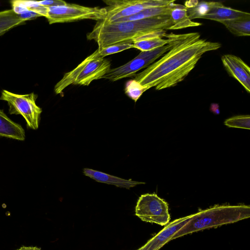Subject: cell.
Listing matches in <instances>:
<instances>
[{
  "label": "cell",
  "instance_id": "d6986e66",
  "mask_svg": "<svg viewBox=\"0 0 250 250\" xmlns=\"http://www.w3.org/2000/svg\"><path fill=\"white\" fill-rule=\"evenodd\" d=\"M25 21L11 9L0 11V31L8 30L23 24Z\"/></svg>",
  "mask_w": 250,
  "mask_h": 250
},
{
  "label": "cell",
  "instance_id": "ffe728a7",
  "mask_svg": "<svg viewBox=\"0 0 250 250\" xmlns=\"http://www.w3.org/2000/svg\"><path fill=\"white\" fill-rule=\"evenodd\" d=\"M222 3L216 1H199L194 7L187 8V14L191 20L202 19L213 8L220 5Z\"/></svg>",
  "mask_w": 250,
  "mask_h": 250
},
{
  "label": "cell",
  "instance_id": "3957f363",
  "mask_svg": "<svg viewBox=\"0 0 250 250\" xmlns=\"http://www.w3.org/2000/svg\"><path fill=\"white\" fill-rule=\"evenodd\" d=\"M250 216L249 206H215L193 214L190 221L175 233L171 240L206 229L234 223Z\"/></svg>",
  "mask_w": 250,
  "mask_h": 250
},
{
  "label": "cell",
  "instance_id": "4316f807",
  "mask_svg": "<svg viewBox=\"0 0 250 250\" xmlns=\"http://www.w3.org/2000/svg\"><path fill=\"white\" fill-rule=\"evenodd\" d=\"M210 110L216 114H218L220 113L219 105L216 104H212L210 105Z\"/></svg>",
  "mask_w": 250,
  "mask_h": 250
},
{
  "label": "cell",
  "instance_id": "603a6c76",
  "mask_svg": "<svg viewBox=\"0 0 250 250\" xmlns=\"http://www.w3.org/2000/svg\"><path fill=\"white\" fill-rule=\"evenodd\" d=\"M224 124L229 127L250 129V116L249 115L233 116L226 119Z\"/></svg>",
  "mask_w": 250,
  "mask_h": 250
},
{
  "label": "cell",
  "instance_id": "2e32d148",
  "mask_svg": "<svg viewBox=\"0 0 250 250\" xmlns=\"http://www.w3.org/2000/svg\"><path fill=\"white\" fill-rule=\"evenodd\" d=\"M172 25L170 30H177L198 26L202 24L191 20L187 14V8L183 5L174 3L169 14Z\"/></svg>",
  "mask_w": 250,
  "mask_h": 250
},
{
  "label": "cell",
  "instance_id": "6da1fadb",
  "mask_svg": "<svg viewBox=\"0 0 250 250\" xmlns=\"http://www.w3.org/2000/svg\"><path fill=\"white\" fill-rule=\"evenodd\" d=\"M171 46L159 59L135 75V80L147 88L157 90L173 87L183 81L195 68L203 55L220 48L221 44L201 38L198 32L166 36Z\"/></svg>",
  "mask_w": 250,
  "mask_h": 250
},
{
  "label": "cell",
  "instance_id": "9c48e42d",
  "mask_svg": "<svg viewBox=\"0 0 250 250\" xmlns=\"http://www.w3.org/2000/svg\"><path fill=\"white\" fill-rule=\"evenodd\" d=\"M135 214L144 221L161 226L167 225L170 220L167 204L155 193H146L139 197Z\"/></svg>",
  "mask_w": 250,
  "mask_h": 250
},
{
  "label": "cell",
  "instance_id": "7402d4cb",
  "mask_svg": "<svg viewBox=\"0 0 250 250\" xmlns=\"http://www.w3.org/2000/svg\"><path fill=\"white\" fill-rule=\"evenodd\" d=\"M147 90V88L141 85L135 79L128 81L125 87V94L135 102H136L143 93Z\"/></svg>",
  "mask_w": 250,
  "mask_h": 250
},
{
  "label": "cell",
  "instance_id": "277c9868",
  "mask_svg": "<svg viewBox=\"0 0 250 250\" xmlns=\"http://www.w3.org/2000/svg\"><path fill=\"white\" fill-rule=\"evenodd\" d=\"M107 59L100 58L95 51L72 70L65 73L54 86L56 94H61L71 84L88 86L93 81L102 79L111 69Z\"/></svg>",
  "mask_w": 250,
  "mask_h": 250
},
{
  "label": "cell",
  "instance_id": "4fadbf2b",
  "mask_svg": "<svg viewBox=\"0 0 250 250\" xmlns=\"http://www.w3.org/2000/svg\"><path fill=\"white\" fill-rule=\"evenodd\" d=\"M166 34V31L164 30L152 32L137 38L133 41V48L141 51H147L165 46L169 42L167 38H163Z\"/></svg>",
  "mask_w": 250,
  "mask_h": 250
},
{
  "label": "cell",
  "instance_id": "cb8c5ba5",
  "mask_svg": "<svg viewBox=\"0 0 250 250\" xmlns=\"http://www.w3.org/2000/svg\"><path fill=\"white\" fill-rule=\"evenodd\" d=\"M28 11H31L45 18L47 16L48 7L42 6L38 1L19 0Z\"/></svg>",
  "mask_w": 250,
  "mask_h": 250
},
{
  "label": "cell",
  "instance_id": "83f0119b",
  "mask_svg": "<svg viewBox=\"0 0 250 250\" xmlns=\"http://www.w3.org/2000/svg\"><path fill=\"white\" fill-rule=\"evenodd\" d=\"M17 250H41L40 248L36 247H21Z\"/></svg>",
  "mask_w": 250,
  "mask_h": 250
},
{
  "label": "cell",
  "instance_id": "484cf974",
  "mask_svg": "<svg viewBox=\"0 0 250 250\" xmlns=\"http://www.w3.org/2000/svg\"><path fill=\"white\" fill-rule=\"evenodd\" d=\"M199 1L197 0H187L185 3V6L187 8H190L195 6L198 3Z\"/></svg>",
  "mask_w": 250,
  "mask_h": 250
},
{
  "label": "cell",
  "instance_id": "9a60e30c",
  "mask_svg": "<svg viewBox=\"0 0 250 250\" xmlns=\"http://www.w3.org/2000/svg\"><path fill=\"white\" fill-rule=\"evenodd\" d=\"M0 136L19 141L25 139L22 127L10 119L2 109H0Z\"/></svg>",
  "mask_w": 250,
  "mask_h": 250
},
{
  "label": "cell",
  "instance_id": "7a4b0ae2",
  "mask_svg": "<svg viewBox=\"0 0 250 250\" xmlns=\"http://www.w3.org/2000/svg\"><path fill=\"white\" fill-rule=\"evenodd\" d=\"M172 23L169 15L135 21L107 23L98 21L92 31L87 34L88 40H94L98 49L127 41L146 34L170 30Z\"/></svg>",
  "mask_w": 250,
  "mask_h": 250
},
{
  "label": "cell",
  "instance_id": "8fae6325",
  "mask_svg": "<svg viewBox=\"0 0 250 250\" xmlns=\"http://www.w3.org/2000/svg\"><path fill=\"white\" fill-rule=\"evenodd\" d=\"M192 216L193 214H191L173 221L138 250H158L171 240L175 233L185 226Z\"/></svg>",
  "mask_w": 250,
  "mask_h": 250
},
{
  "label": "cell",
  "instance_id": "e0dca14e",
  "mask_svg": "<svg viewBox=\"0 0 250 250\" xmlns=\"http://www.w3.org/2000/svg\"><path fill=\"white\" fill-rule=\"evenodd\" d=\"M174 3V2L166 6L146 9L131 16L117 20L112 23L138 21L163 16H169Z\"/></svg>",
  "mask_w": 250,
  "mask_h": 250
},
{
  "label": "cell",
  "instance_id": "d4e9b609",
  "mask_svg": "<svg viewBox=\"0 0 250 250\" xmlns=\"http://www.w3.org/2000/svg\"><path fill=\"white\" fill-rule=\"evenodd\" d=\"M41 5L45 7H54L65 5L67 3L62 0H45L38 1Z\"/></svg>",
  "mask_w": 250,
  "mask_h": 250
},
{
  "label": "cell",
  "instance_id": "5bb4252c",
  "mask_svg": "<svg viewBox=\"0 0 250 250\" xmlns=\"http://www.w3.org/2000/svg\"><path fill=\"white\" fill-rule=\"evenodd\" d=\"M83 173L85 176L95 180L97 182L113 185L118 187L127 189L134 187L137 185L145 184L143 182L134 181L131 179H124L90 168H84Z\"/></svg>",
  "mask_w": 250,
  "mask_h": 250
},
{
  "label": "cell",
  "instance_id": "ac0fdd59",
  "mask_svg": "<svg viewBox=\"0 0 250 250\" xmlns=\"http://www.w3.org/2000/svg\"><path fill=\"white\" fill-rule=\"evenodd\" d=\"M220 23L234 35L237 36L250 35V19L225 21Z\"/></svg>",
  "mask_w": 250,
  "mask_h": 250
},
{
  "label": "cell",
  "instance_id": "f1b7e54d",
  "mask_svg": "<svg viewBox=\"0 0 250 250\" xmlns=\"http://www.w3.org/2000/svg\"><path fill=\"white\" fill-rule=\"evenodd\" d=\"M8 31H9L8 30L0 31V36L3 35V34H4L6 32H7Z\"/></svg>",
  "mask_w": 250,
  "mask_h": 250
},
{
  "label": "cell",
  "instance_id": "44dd1931",
  "mask_svg": "<svg viewBox=\"0 0 250 250\" xmlns=\"http://www.w3.org/2000/svg\"><path fill=\"white\" fill-rule=\"evenodd\" d=\"M133 48V43L131 41H127L117 43L107 46L101 49L96 50L97 56L100 58H104L105 57L123 51Z\"/></svg>",
  "mask_w": 250,
  "mask_h": 250
},
{
  "label": "cell",
  "instance_id": "ba28073f",
  "mask_svg": "<svg viewBox=\"0 0 250 250\" xmlns=\"http://www.w3.org/2000/svg\"><path fill=\"white\" fill-rule=\"evenodd\" d=\"M166 37L169 40L167 45L150 51H141L129 62L118 67L110 69L103 78L114 82L135 76L137 72L147 67L169 50L171 42L169 38Z\"/></svg>",
  "mask_w": 250,
  "mask_h": 250
},
{
  "label": "cell",
  "instance_id": "30bf717a",
  "mask_svg": "<svg viewBox=\"0 0 250 250\" xmlns=\"http://www.w3.org/2000/svg\"><path fill=\"white\" fill-rule=\"evenodd\" d=\"M222 64L229 75L235 79L250 93V68L240 57L226 54L221 58Z\"/></svg>",
  "mask_w": 250,
  "mask_h": 250
},
{
  "label": "cell",
  "instance_id": "52a82bcc",
  "mask_svg": "<svg viewBox=\"0 0 250 250\" xmlns=\"http://www.w3.org/2000/svg\"><path fill=\"white\" fill-rule=\"evenodd\" d=\"M106 15L102 21L112 23L115 21L135 15L147 8L166 6L174 0H106Z\"/></svg>",
  "mask_w": 250,
  "mask_h": 250
},
{
  "label": "cell",
  "instance_id": "8992f818",
  "mask_svg": "<svg viewBox=\"0 0 250 250\" xmlns=\"http://www.w3.org/2000/svg\"><path fill=\"white\" fill-rule=\"evenodd\" d=\"M105 8L91 7L76 4L66 3L64 5L48 7L46 18L50 24L72 22L89 19L98 21L104 19Z\"/></svg>",
  "mask_w": 250,
  "mask_h": 250
},
{
  "label": "cell",
  "instance_id": "7c38bea8",
  "mask_svg": "<svg viewBox=\"0 0 250 250\" xmlns=\"http://www.w3.org/2000/svg\"><path fill=\"white\" fill-rule=\"evenodd\" d=\"M202 19L215 21L221 22L225 21L250 19V14L246 12L225 6L222 3L211 9Z\"/></svg>",
  "mask_w": 250,
  "mask_h": 250
},
{
  "label": "cell",
  "instance_id": "5b68a950",
  "mask_svg": "<svg viewBox=\"0 0 250 250\" xmlns=\"http://www.w3.org/2000/svg\"><path fill=\"white\" fill-rule=\"evenodd\" d=\"M37 95L34 92L18 94L3 89L0 100L7 103L10 114L20 115L25 119L28 127L36 130L39 127L40 115L42 112L36 101Z\"/></svg>",
  "mask_w": 250,
  "mask_h": 250
}]
</instances>
